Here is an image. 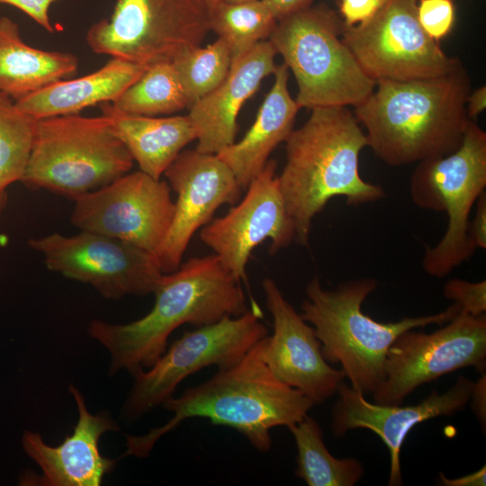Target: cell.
Masks as SVG:
<instances>
[{"instance_id": "f35d334b", "label": "cell", "mask_w": 486, "mask_h": 486, "mask_svg": "<svg viewBox=\"0 0 486 486\" xmlns=\"http://www.w3.org/2000/svg\"><path fill=\"white\" fill-rule=\"evenodd\" d=\"M209 8V12L223 0H203Z\"/></svg>"}, {"instance_id": "484cf974", "label": "cell", "mask_w": 486, "mask_h": 486, "mask_svg": "<svg viewBox=\"0 0 486 486\" xmlns=\"http://www.w3.org/2000/svg\"><path fill=\"white\" fill-rule=\"evenodd\" d=\"M112 104L121 112L144 116L170 114L189 107L171 61L148 66L141 76Z\"/></svg>"}, {"instance_id": "60d3db41", "label": "cell", "mask_w": 486, "mask_h": 486, "mask_svg": "<svg viewBox=\"0 0 486 486\" xmlns=\"http://www.w3.org/2000/svg\"><path fill=\"white\" fill-rule=\"evenodd\" d=\"M229 3H243V2H248V1H254V0H224Z\"/></svg>"}, {"instance_id": "e575fe53", "label": "cell", "mask_w": 486, "mask_h": 486, "mask_svg": "<svg viewBox=\"0 0 486 486\" xmlns=\"http://www.w3.org/2000/svg\"><path fill=\"white\" fill-rule=\"evenodd\" d=\"M471 408L475 417L479 420L483 431L486 427V374H482L481 377L473 382L470 400Z\"/></svg>"}, {"instance_id": "d6a6232c", "label": "cell", "mask_w": 486, "mask_h": 486, "mask_svg": "<svg viewBox=\"0 0 486 486\" xmlns=\"http://www.w3.org/2000/svg\"><path fill=\"white\" fill-rule=\"evenodd\" d=\"M58 0H0V4H9L26 14L31 19L49 32H53L49 11Z\"/></svg>"}, {"instance_id": "74e56055", "label": "cell", "mask_w": 486, "mask_h": 486, "mask_svg": "<svg viewBox=\"0 0 486 486\" xmlns=\"http://www.w3.org/2000/svg\"><path fill=\"white\" fill-rule=\"evenodd\" d=\"M466 105V112L471 120L482 112L486 107V86H482L472 93H470Z\"/></svg>"}, {"instance_id": "9c48e42d", "label": "cell", "mask_w": 486, "mask_h": 486, "mask_svg": "<svg viewBox=\"0 0 486 486\" xmlns=\"http://www.w3.org/2000/svg\"><path fill=\"white\" fill-rule=\"evenodd\" d=\"M210 32L203 0H116L109 18L86 32L89 48L148 67L200 46Z\"/></svg>"}, {"instance_id": "f546056e", "label": "cell", "mask_w": 486, "mask_h": 486, "mask_svg": "<svg viewBox=\"0 0 486 486\" xmlns=\"http://www.w3.org/2000/svg\"><path fill=\"white\" fill-rule=\"evenodd\" d=\"M417 17L421 28L439 41L452 31L455 21L454 0H418Z\"/></svg>"}, {"instance_id": "ba28073f", "label": "cell", "mask_w": 486, "mask_h": 486, "mask_svg": "<svg viewBox=\"0 0 486 486\" xmlns=\"http://www.w3.org/2000/svg\"><path fill=\"white\" fill-rule=\"evenodd\" d=\"M485 188L486 133L471 120L454 151L418 162L410 177L412 202L448 217L440 241L434 247L426 245L422 267L428 274L445 277L473 255L469 216Z\"/></svg>"}, {"instance_id": "836d02e7", "label": "cell", "mask_w": 486, "mask_h": 486, "mask_svg": "<svg viewBox=\"0 0 486 486\" xmlns=\"http://www.w3.org/2000/svg\"><path fill=\"white\" fill-rule=\"evenodd\" d=\"M469 236L475 248H486V194H481L476 202L474 218L469 224Z\"/></svg>"}, {"instance_id": "2e32d148", "label": "cell", "mask_w": 486, "mask_h": 486, "mask_svg": "<svg viewBox=\"0 0 486 486\" xmlns=\"http://www.w3.org/2000/svg\"><path fill=\"white\" fill-rule=\"evenodd\" d=\"M164 175L177 194L169 229L154 256L164 274L176 271L194 234L222 204L237 202L242 189L216 155L183 150Z\"/></svg>"}, {"instance_id": "6da1fadb", "label": "cell", "mask_w": 486, "mask_h": 486, "mask_svg": "<svg viewBox=\"0 0 486 486\" xmlns=\"http://www.w3.org/2000/svg\"><path fill=\"white\" fill-rule=\"evenodd\" d=\"M313 406L300 391L281 382L269 370L262 360L259 340L235 364L218 370L179 397L168 398L162 407L173 417L143 435H126L122 457H148L163 436L193 418L231 428L255 449L266 453L272 447V428L300 421Z\"/></svg>"}, {"instance_id": "8fae6325", "label": "cell", "mask_w": 486, "mask_h": 486, "mask_svg": "<svg viewBox=\"0 0 486 486\" xmlns=\"http://www.w3.org/2000/svg\"><path fill=\"white\" fill-rule=\"evenodd\" d=\"M417 4L418 0H386L367 22L344 25L342 41L374 81L436 77L462 66L421 28Z\"/></svg>"}, {"instance_id": "4fadbf2b", "label": "cell", "mask_w": 486, "mask_h": 486, "mask_svg": "<svg viewBox=\"0 0 486 486\" xmlns=\"http://www.w3.org/2000/svg\"><path fill=\"white\" fill-rule=\"evenodd\" d=\"M28 244L49 270L89 284L106 299L153 293L164 274L153 253L99 233H52Z\"/></svg>"}, {"instance_id": "52a82bcc", "label": "cell", "mask_w": 486, "mask_h": 486, "mask_svg": "<svg viewBox=\"0 0 486 486\" xmlns=\"http://www.w3.org/2000/svg\"><path fill=\"white\" fill-rule=\"evenodd\" d=\"M133 163L104 114L42 118L37 120L21 182L31 189H46L74 200L127 174Z\"/></svg>"}, {"instance_id": "d590c367", "label": "cell", "mask_w": 486, "mask_h": 486, "mask_svg": "<svg viewBox=\"0 0 486 486\" xmlns=\"http://www.w3.org/2000/svg\"><path fill=\"white\" fill-rule=\"evenodd\" d=\"M274 17L279 21L288 15L309 8L313 0H262Z\"/></svg>"}, {"instance_id": "44dd1931", "label": "cell", "mask_w": 486, "mask_h": 486, "mask_svg": "<svg viewBox=\"0 0 486 486\" xmlns=\"http://www.w3.org/2000/svg\"><path fill=\"white\" fill-rule=\"evenodd\" d=\"M274 75V85L246 135L216 154L231 170L242 191L263 170L277 145L288 139L300 109L288 89L285 64L277 66Z\"/></svg>"}, {"instance_id": "603a6c76", "label": "cell", "mask_w": 486, "mask_h": 486, "mask_svg": "<svg viewBox=\"0 0 486 486\" xmlns=\"http://www.w3.org/2000/svg\"><path fill=\"white\" fill-rule=\"evenodd\" d=\"M99 107L140 170L155 179H160L183 148L196 140L188 115L130 114L116 109L112 103L100 104Z\"/></svg>"}, {"instance_id": "ffe728a7", "label": "cell", "mask_w": 486, "mask_h": 486, "mask_svg": "<svg viewBox=\"0 0 486 486\" xmlns=\"http://www.w3.org/2000/svg\"><path fill=\"white\" fill-rule=\"evenodd\" d=\"M276 54L268 40L258 42L231 63L227 76L213 91L190 106L187 115L195 130L196 150L217 154L235 142L238 112L262 80L274 73Z\"/></svg>"}, {"instance_id": "7402d4cb", "label": "cell", "mask_w": 486, "mask_h": 486, "mask_svg": "<svg viewBox=\"0 0 486 486\" xmlns=\"http://www.w3.org/2000/svg\"><path fill=\"white\" fill-rule=\"evenodd\" d=\"M147 68L112 57L90 74L57 81L15 101V104L36 120L76 114L86 107L114 102Z\"/></svg>"}, {"instance_id": "5bb4252c", "label": "cell", "mask_w": 486, "mask_h": 486, "mask_svg": "<svg viewBox=\"0 0 486 486\" xmlns=\"http://www.w3.org/2000/svg\"><path fill=\"white\" fill-rule=\"evenodd\" d=\"M71 223L154 254L175 212L170 186L139 170L74 199Z\"/></svg>"}, {"instance_id": "277c9868", "label": "cell", "mask_w": 486, "mask_h": 486, "mask_svg": "<svg viewBox=\"0 0 486 486\" xmlns=\"http://www.w3.org/2000/svg\"><path fill=\"white\" fill-rule=\"evenodd\" d=\"M359 124L346 107L313 108L285 140L286 161L277 178L301 246L309 245L312 220L332 198L360 205L385 197L381 185L359 174L360 152L368 146Z\"/></svg>"}, {"instance_id": "4316f807", "label": "cell", "mask_w": 486, "mask_h": 486, "mask_svg": "<svg viewBox=\"0 0 486 486\" xmlns=\"http://www.w3.org/2000/svg\"><path fill=\"white\" fill-rule=\"evenodd\" d=\"M277 20L262 0L221 1L210 11V31L228 46L232 62L269 38Z\"/></svg>"}, {"instance_id": "d4e9b609", "label": "cell", "mask_w": 486, "mask_h": 486, "mask_svg": "<svg viewBox=\"0 0 486 486\" xmlns=\"http://www.w3.org/2000/svg\"><path fill=\"white\" fill-rule=\"evenodd\" d=\"M297 447L296 477L309 486H355L364 476L363 464L355 458H336L328 450L319 422L306 415L287 427Z\"/></svg>"}, {"instance_id": "4dcf8cb0", "label": "cell", "mask_w": 486, "mask_h": 486, "mask_svg": "<svg viewBox=\"0 0 486 486\" xmlns=\"http://www.w3.org/2000/svg\"><path fill=\"white\" fill-rule=\"evenodd\" d=\"M443 294L459 307L461 313L478 317L486 312L485 280L468 282L453 278L445 284Z\"/></svg>"}, {"instance_id": "1f68e13d", "label": "cell", "mask_w": 486, "mask_h": 486, "mask_svg": "<svg viewBox=\"0 0 486 486\" xmlns=\"http://www.w3.org/2000/svg\"><path fill=\"white\" fill-rule=\"evenodd\" d=\"M386 0H338L341 19L346 27H351L370 20Z\"/></svg>"}, {"instance_id": "7a4b0ae2", "label": "cell", "mask_w": 486, "mask_h": 486, "mask_svg": "<svg viewBox=\"0 0 486 486\" xmlns=\"http://www.w3.org/2000/svg\"><path fill=\"white\" fill-rule=\"evenodd\" d=\"M148 313L125 324L90 322L89 335L111 356L110 374H133L153 365L167 348L169 336L180 326L202 327L248 310L238 280L215 255L192 257L176 271L164 274Z\"/></svg>"}, {"instance_id": "ab89813d", "label": "cell", "mask_w": 486, "mask_h": 486, "mask_svg": "<svg viewBox=\"0 0 486 486\" xmlns=\"http://www.w3.org/2000/svg\"><path fill=\"white\" fill-rule=\"evenodd\" d=\"M5 202H6V195H5V193L4 192L0 194V213L3 211Z\"/></svg>"}, {"instance_id": "30bf717a", "label": "cell", "mask_w": 486, "mask_h": 486, "mask_svg": "<svg viewBox=\"0 0 486 486\" xmlns=\"http://www.w3.org/2000/svg\"><path fill=\"white\" fill-rule=\"evenodd\" d=\"M263 312L248 310L238 317L184 332L147 369L132 375V388L123 406V415L135 420L162 404L182 381L215 365L218 370L235 364L259 340L267 336Z\"/></svg>"}, {"instance_id": "e0dca14e", "label": "cell", "mask_w": 486, "mask_h": 486, "mask_svg": "<svg viewBox=\"0 0 486 486\" xmlns=\"http://www.w3.org/2000/svg\"><path fill=\"white\" fill-rule=\"evenodd\" d=\"M266 304L273 318V335L260 340L261 357L274 375L297 389L313 405L337 394L345 382L342 369L323 357L320 342L271 278L262 284Z\"/></svg>"}, {"instance_id": "8d00e7d4", "label": "cell", "mask_w": 486, "mask_h": 486, "mask_svg": "<svg viewBox=\"0 0 486 486\" xmlns=\"http://www.w3.org/2000/svg\"><path fill=\"white\" fill-rule=\"evenodd\" d=\"M486 478V469L483 465L480 470L468 475L449 479L442 472L438 475V482L445 486H484Z\"/></svg>"}, {"instance_id": "83f0119b", "label": "cell", "mask_w": 486, "mask_h": 486, "mask_svg": "<svg viewBox=\"0 0 486 486\" xmlns=\"http://www.w3.org/2000/svg\"><path fill=\"white\" fill-rule=\"evenodd\" d=\"M37 120L0 91V194L21 181L31 155Z\"/></svg>"}, {"instance_id": "5b68a950", "label": "cell", "mask_w": 486, "mask_h": 486, "mask_svg": "<svg viewBox=\"0 0 486 486\" xmlns=\"http://www.w3.org/2000/svg\"><path fill=\"white\" fill-rule=\"evenodd\" d=\"M377 287V280L362 278L325 289L318 277L306 286L302 318L311 324L328 363L339 364L351 387L372 394L384 377L386 354L404 331L432 324L444 325L460 313L453 303L436 314L379 322L364 314L362 304Z\"/></svg>"}, {"instance_id": "8992f818", "label": "cell", "mask_w": 486, "mask_h": 486, "mask_svg": "<svg viewBox=\"0 0 486 486\" xmlns=\"http://www.w3.org/2000/svg\"><path fill=\"white\" fill-rule=\"evenodd\" d=\"M344 23L324 4L279 21L268 38L298 85L300 108L356 106L376 82L356 62L341 39Z\"/></svg>"}, {"instance_id": "3957f363", "label": "cell", "mask_w": 486, "mask_h": 486, "mask_svg": "<svg viewBox=\"0 0 486 486\" xmlns=\"http://www.w3.org/2000/svg\"><path fill=\"white\" fill-rule=\"evenodd\" d=\"M355 106L368 147L389 166L448 155L461 144L471 121L466 102L470 77L463 65L430 78L382 79Z\"/></svg>"}, {"instance_id": "ac0fdd59", "label": "cell", "mask_w": 486, "mask_h": 486, "mask_svg": "<svg viewBox=\"0 0 486 486\" xmlns=\"http://www.w3.org/2000/svg\"><path fill=\"white\" fill-rule=\"evenodd\" d=\"M472 384V380L460 375L445 392L435 390L415 405L401 406L370 402L362 392L343 382L332 407L330 429L337 437L356 428L375 433L390 453L388 485L400 486V453L409 432L420 422L462 411L469 403Z\"/></svg>"}, {"instance_id": "9a60e30c", "label": "cell", "mask_w": 486, "mask_h": 486, "mask_svg": "<svg viewBox=\"0 0 486 486\" xmlns=\"http://www.w3.org/2000/svg\"><path fill=\"white\" fill-rule=\"evenodd\" d=\"M275 169L276 162L268 159L248 184L243 200L222 217L204 225L200 232L202 241L239 281L247 280V263L256 246L270 239L273 255L295 238Z\"/></svg>"}, {"instance_id": "f1b7e54d", "label": "cell", "mask_w": 486, "mask_h": 486, "mask_svg": "<svg viewBox=\"0 0 486 486\" xmlns=\"http://www.w3.org/2000/svg\"><path fill=\"white\" fill-rule=\"evenodd\" d=\"M172 62L190 107L225 79L232 59L227 44L218 38L205 47L184 50Z\"/></svg>"}, {"instance_id": "d6986e66", "label": "cell", "mask_w": 486, "mask_h": 486, "mask_svg": "<svg viewBox=\"0 0 486 486\" xmlns=\"http://www.w3.org/2000/svg\"><path fill=\"white\" fill-rule=\"evenodd\" d=\"M68 391L78 411L71 435L53 446L37 432H23L22 448L42 472L32 482L44 486H99L117 463L101 454L100 438L107 432L119 431L120 426L107 411L90 413L85 397L75 385L70 384Z\"/></svg>"}, {"instance_id": "7c38bea8", "label": "cell", "mask_w": 486, "mask_h": 486, "mask_svg": "<svg viewBox=\"0 0 486 486\" xmlns=\"http://www.w3.org/2000/svg\"><path fill=\"white\" fill-rule=\"evenodd\" d=\"M411 328L389 347L384 377L372 393L380 404L400 405L414 390L461 368L486 369V315L458 313L432 333Z\"/></svg>"}, {"instance_id": "cb8c5ba5", "label": "cell", "mask_w": 486, "mask_h": 486, "mask_svg": "<svg viewBox=\"0 0 486 486\" xmlns=\"http://www.w3.org/2000/svg\"><path fill=\"white\" fill-rule=\"evenodd\" d=\"M77 68L74 54L30 46L22 40L14 21L0 17V91L13 100L65 79Z\"/></svg>"}]
</instances>
